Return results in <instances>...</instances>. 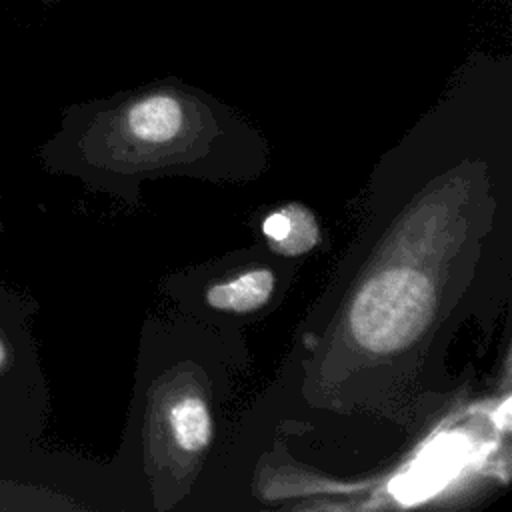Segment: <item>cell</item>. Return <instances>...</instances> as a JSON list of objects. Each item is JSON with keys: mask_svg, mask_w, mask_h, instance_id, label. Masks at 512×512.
Here are the masks:
<instances>
[{"mask_svg": "<svg viewBox=\"0 0 512 512\" xmlns=\"http://www.w3.org/2000/svg\"><path fill=\"white\" fill-rule=\"evenodd\" d=\"M430 282L414 270H388L374 276L356 296L350 326L372 352H392L412 344L432 318Z\"/></svg>", "mask_w": 512, "mask_h": 512, "instance_id": "cell-1", "label": "cell"}, {"mask_svg": "<svg viewBox=\"0 0 512 512\" xmlns=\"http://www.w3.org/2000/svg\"><path fill=\"white\" fill-rule=\"evenodd\" d=\"M466 452L462 436H444L422 454V458L392 482V492L402 502H416L442 488V484L460 468Z\"/></svg>", "mask_w": 512, "mask_h": 512, "instance_id": "cell-2", "label": "cell"}, {"mask_svg": "<svg viewBox=\"0 0 512 512\" xmlns=\"http://www.w3.org/2000/svg\"><path fill=\"white\" fill-rule=\"evenodd\" d=\"M184 122V104L172 92H154L134 100L126 108L128 130L146 142L174 138Z\"/></svg>", "mask_w": 512, "mask_h": 512, "instance_id": "cell-3", "label": "cell"}, {"mask_svg": "<svg viewBox=\"0 0 512 512\" xmlns=\"http://www.w3.org/2000/svg\"><path fill=\"white\" fill-rule=\"evenodd\" d=\"M270 246L288 256L310 252L320 238L316 218L308 208L292 204L272 212L262 224Z\"/></svg>", "mask_w": 512, "mask_h": 512, "instance_id": "cell-4", "label": "cell"}, {"mask_svg": "<svg viewBox=\"0 0 512 512\" xmlns=\"http://www.w3.org/2000/svg\"><path fill=\"white\" fill-rule=\"evenodd\" d=\"M274 290V274L266 268L250 270L230 282L212 286L206 292V302L216 310L252 312L260 308Z\"/></svg>", "mask_w": 512, "mask_h": 512, "instance_id": "cell-5", "label": "cell"}, {"mask_svg": "<svg viewBox=\"0 0 512 512\" xmlns=\"http://www.w3.org/2000/svg\"><path fill=\"white\" fill-rule=\"evenodd\" d=\"M170 426L176 442L188 450H202L212 438V420L200 398H184L170 410Z\"/></svg>", "mask_w": 512, "mask_h": 512, "instance_id": "cell-6", "label": "cell"}, {"mask_svg": "<svg viewBox=\"0 0 512 512\" xmlns=\"http://www.w3.org/2000/svg\"><path fill=\"white\" fill-rule=\"evenodd\" d=\"M10 356H12V348L8 346L6 336L0 332V372H4L10 364Z\"/></svg>", "mask_w": 512, "mask_h": 512, "instance_id": "cell-7", "label": "cell"}, {"mask_svg": "<svg viewBox=\"0 0 512 512\" xmlns=\"http://www.w3.org/2000/svg\"><path fill=\"white\" fill-rule=\"evenodd\" d=\"M38 2H42L44 6H54V4H58V2H62V0H38Z\"/></svg>", "mask_w": 512, "mask_h": 512, "instance_id": "cell-8", "label": "cell"}]
</instances>
